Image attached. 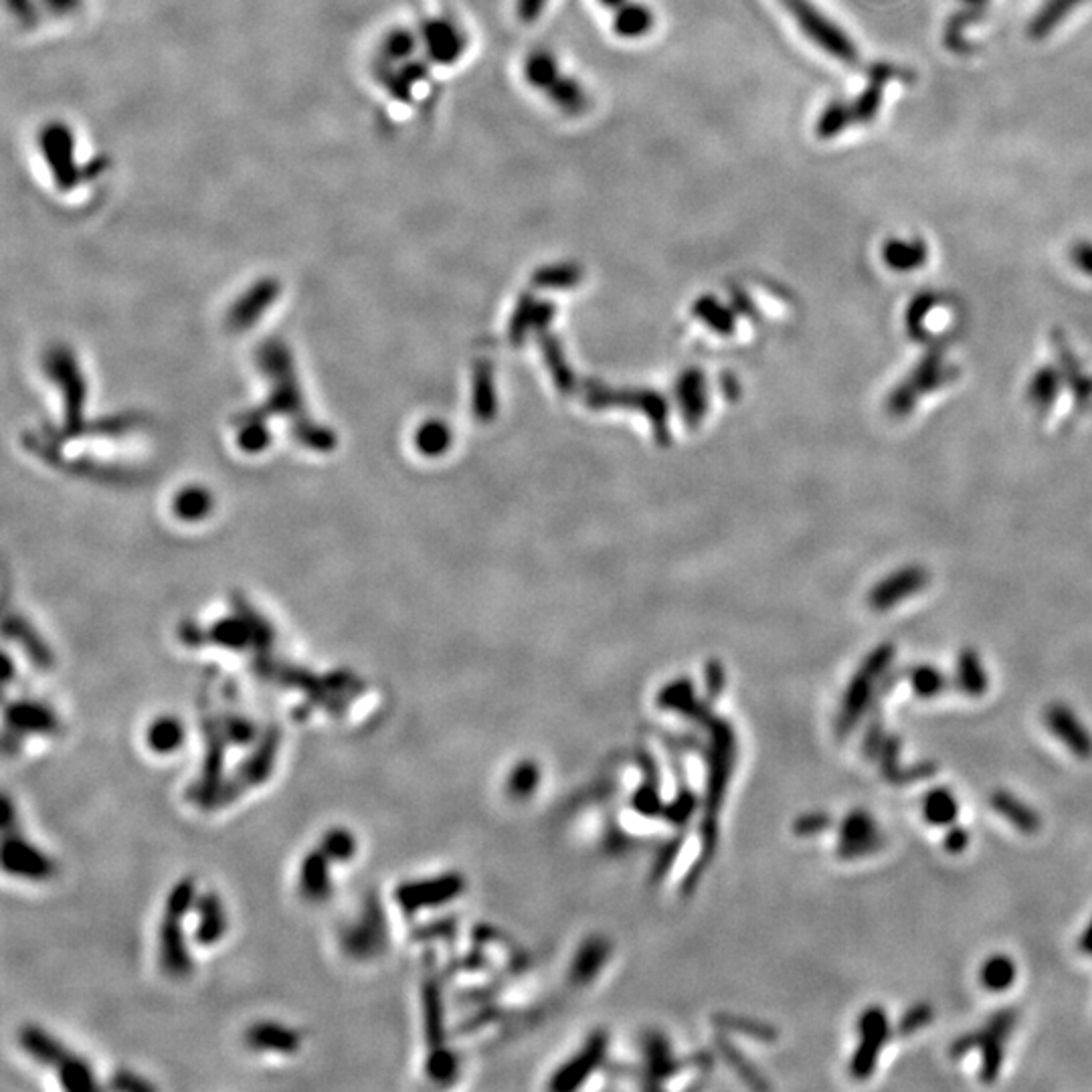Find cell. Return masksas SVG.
I'll return each mask as SVG.
<instances>
[{
	"instance_id": "obj_1",
	"label": "cell",
	"mask_w": 1092,
	"mask_h": 1092,
	"mask_svg": "<svg viewBox=\"0 0 1092 1092\" xmlns=\"http://www.w3.org/2000/svg\"><path fill=\"white\" fill-rule=\"evenodd\" d=\"M894 654L896 650L892 644H880L876 650L870 652V656L864 660V664L852 678L836 718V736L840 740H846L854 732V728L862 722L870 706L876 704L878 682L886 676V670L892 666Z\"/></svg>"
},
{
	"instance_id": "obj_2",
	"label": "cell",
	"mask_w": 1092,
	"mask_h": 1092,
	"mask_svg": "<svg viewBox=\"0 0 1092 1092\" xmlns=\"http://www.w3.org/2000/svg\"><path fill=\"white\" fill-rule=\"evenodd\" d=\"M279 746H281V730L279 726L271 724L261 732L253 750L237 765L233 775L225 777L223 786L219 788L211 804V810L227 808L235 804L241 796H245L247 792L267 784L277 765Z\"/></svg>"
},
{
	"instance_id": "obj_3",
	"label": "cell",
	"mask_w": 1092,
	"mask_h": 1092,
	"mask_svg": "<svg viewBox=\"0 0 1092 1092\" xmlns=\"http://www.w3.org/2000/svg\"><path fill=\"white\" fill-rule=\"evenodd\" d=\"M1018 1020L1020 1016L1016 1008H1002L994 1012L981 1030L967 1032L951 1044L949 1048L951 1058L959 1060L967 1056L971 1050H977L981 1054V1066H979L981 1082L984 1084L996 1082L1004 1066L1006 1042L1016 1030Z\"/></svg>"
},
{
	"instance_id": "obj_4",
	"label": "cell",
	"mask_w": 1092,
	"mask_h": 1092,
	"mask_svg": "<svg viewBox=\"0 0 1092 1092\" xmlns=\"http://www.w3.org/2000/svg\"><path fill=\"white\" fill-rule=\"evenodd\" d=\"M389 945V922L381 898L369 894L361 914L341 930L343 951L357 961H369L385 953Z\"/></svg>"
},
{
	"instance_id": "obj_5",
	"label": "cell",
	"mask_w": 1092,
	"mask_h": 1092,
	"mask_svg": "<svg viewBox=\"0 0 1092 1092\" xmlns=\"http://www.w3.org/2000/svg\"><path fill=\"white\" fill-rule=\"evenodd\" d=\"M524 77L534 89L547 93V97L569 116L583 114L589 103L585 89L573 77L563 75L551 53H530L524 63Z\"/></svg>"
},
{
	"instance_id": "obj_6",
	"label": "cell",
	"mask_w": 1092,
	"mask_h": 1092,
	"mask_svg": "<svg viewBox=\"0 0 1092 1092\" xmlns=\"http://www.w3.org/2000/svg\"><path fill=\"white\" fill-rule=\"evenodd\" d=\"M957 375L955 369H951L945 361L943 351L932 349L928 351L914 371L890 393L888 399V411L892 417H906L918 403L920 395L932 393L947 385Z\"/></svg>"
},
{
	"instance_id": "obj_7",
	"label": "cell",
	"mask_w": 1092,
	"mask_h": 1092,
	"mask_svg": "<svg viewBox=\"0 0 1092 1092\" xmlns=\"http://www.w3.org/2000/svg\"><path fill=\"white\" fill-rule=\"evenodd\" d=\"M784 5L796 19L798 27L806 33V37L812 39V43H816L820 49L828 51L834 59L842 63L858 61V51L850 37L818 7H814L810 0H784Z\"/></svg>"
},
{
	"instance_id": "obj_8",
	"label": "cell",
	"mask_w": 1092,
	"mask_h": 1092,
	"mask_svg": "<svg viewBox=\"0 0 1092 1092\" xmlns=\"http://www.w3.org/2000/svg\"><path fill=\"white\" fill-rule=\"evenodd\" d=\"M465 890V878L457 872L403 882L395 888V902L405 916H415L421 910L443 906L455 900Z\"/></svg>"
},
{
	"instance_id": "obj_9",
	"label": "cell",
	"mask_w": 1092,
	"mask_h": 1092,
	"mask_svg": "<svg viewBox=\"0 0 1092 1092\" xmlns=\"http://www.w3.org/2000/svg\"><path fill=\"white\" fill-rule=\"evenodd\" d=\"M856 1028L860 1044L852 1054L850 1074L854 1080H868L878 1068L880 1054L892 1036V1026L884 1008L870 1006L860 1014Z\"/></svg>"
},
{
	"instance_id": "obj_10",
	"label": "cell",
	"mask_w": 1092,
	"mask_h": 1092,
	"mask_svg": "<svg viewBox=\"0 0 1092 1092\" xmlns=\"http://www.w3.org/2000/svg\"><path fill=\"white\" fill-rule=\"evenodd\" d=\"M185 918L187 914L165 910L159 924V965L171 979H187L195 969L185 932Z\"/></svg>"
},
{
	"instance_id": "obj_11",
	"label": "cell",
	"mask_w": 1092,
	"mask_h": 1092,
	"mask_svg": "<svg viewBox=\"0 0 1092 1092\" xmlns=\"http://www.w3.org/2000/svg\"><path fill=\"white\" fill-rule=\"evenodd\" d=\"M3 870L15 878L45 882L55 876L57 866L49 854L15 832L7 834L3 842Z\"/></svg>"
},
{
	"instance_id": "obj_12",
	"label": "cell",
	"mask_w": 1092,
	"mask_h": 1092,
	"mask_svg": "<svg viewBox=\"0 0 1092 1092\" xmlns=\"http://www.w3.org/2000/svg\"><path fill=\"white\" fill-rule=\"evenodd\" d=\"M838 832V856L844 860H858L876 854L886 844L876 820L866 810L850 812L842 820Z\"/></svg>"
},
{
	"instance_id": "obj_13",
	"label": "cell",
	"mask_w": 1092,
	"mask_h": 1092,
	"mask_svg": "<svg viewBox=\"0 0 1092 1092\" xmlns=\"http://www.w3.org/2000/svg\"><path fill=\"white\" fill-rule=\"evenodd\" d=\"M5 728L27 736H53L61 730V720L53 708L35 700H15L5 708Z\"/></svg>"
},
{
	"instance_id": "obj_14",
	"label": "cell",
	"mask_w": 1092,
	"mask_h": 1092,
	"mask_svg": "<svg viewBox=\"0 0 1092 1092\" xmlns=\"http://www.w3.org/2000/svg\"><path fill=\"white\" fill-rule=\"evenodd\" d=\"M607 1044H609V1038L605 1032H595L587 1044L571 1058V1062L563 1064L557 1074L553 1076L551 1080V1088L553 1090H559V1092H567V1090H573L577 1086H581L597 1068L599 1064L603 1062L605 1054H607Z\"/></svg>"
},
{
	"instance_id": "obj_15",
	"label": "cell",
	"mask_w": 1092,
	"mask_h": 1092,
	"mask_svg": "<svg viewBox=\"0 0 1092 1092\" xmlns=\"http://www.w3.org/2000/svg\"><path fill=\"white\" fill-rule=\"evenodd\" d=\"M930 583V575L926 569L910 565L904 569H898L896 573L888 575L884 581H880L872 593H870V607L876 611H888L894 609L900 601L914 597L926 585Z\"/></svg>"
},
{
	"instance_id": "obj_16",
	"label": "cell",
	"mask_w": 1092,
	"mask_h": 1092,
	"mask_svg": "<svg viewBox=\"0 0 1092 1092\" xmlns=\"http://www.w3.org/2000/svg\"><path fill=\"white\" fill-rule=\"evenodd\" d=\"M1046 728L1078 758H1092V734L1074 714V710L1062 702H1054L1044 712Z\"/></svg>"
},
{
	"instance_id": "obj_17",
	"label": "cell",
	"mask_w": 1092,
	"mask_h": 1092,
	"mask_svg": "<svg viewBox=\"0 0 1092 1092\" xmlns=\"http://www.w3.org/2000/svg\"><path fill=\"white\" fill-rule=\"evenodd\" d=\"M331 866L333 862L320 848L303 854L297 870V890L305 902L324 904L331 900L335 890Z\"/></svg>"
},
{
	"instance_id": "obj_18",
	"label": "cell",
	"mask_w": 1092,
	"mask_h": 1092,
	"mask_svg": "<svg viewBox=\"0 0 1092 1092\" xmlns=\"http://www.w3.org/2000/svg\"><path fill=\"white\" fill-rule=\"evenodd\" d=\"M19 1046L25 1050L29 1058H33L37 1064L61 1072L67 1062H71L77 1054H73L63 1042H59L55 1036L45 1032L39 1026H25L19 1032Z\"/></svg>"
},
{
	"instance_id": "obj_19",
	"label": "cell",
	"mask_w": 1092,
	"mask_h": 1092,
	"mask_svg": "<svg viewBox=\"0 0 1092 1092\" xmlns=\"http://www.w3.org/2000/svg\"><path fill=\"white\" fill-rule=\"evenodd\" d=\"M243 1038H245L247 1048H251L255 1052L291 1056L301 1048L299 1032L285 1026V1024L273 1022V1020H261V1022L251 1024Z\"/></svg>"
},
{
	"instance_id": "obj_20",
	"label": "cell",
	"mask_w": 1092,
	"mask_h": 1092,
	"mask_svg": "<svg viewBox=\"0 0 1092 1092\" xmlns=\"http://www.w3.org/2000/svg\"><path fill=\"white\" fill-rule=\"evenodd\" d=\"M193 912H197L195 943L201 947L217 945L229 928V918L221 896L215 890L201 892Z\"/></svg>"
},
{
	"instance_id": "obj_21",
	"label": "cell",
	"mask_w": 1092,
	"mask_h": 1092,
	"mask_svg": "<svg viewBox=\"0 0 1092 1092\" xmlns=\"http://www.w3.org/2000/svg\"><path fill=\"white\" fill-rule=\"evenodd\" d=\"M423 1026H425V1040L429 1046V1052L447 1048V1034H445V1006H443V994L437 977H425L423 990Z\"/></svg>"
},
{
	"instance_id": "obj_22",
	"label": "cell",
	"mask_w": 1092,
	"mask_h": 1092,
	"mask_svg": "<svg viewBox=\"0 0 1092 1092\" xmlns=\"http://www.w3.org/2000/svg\"><path fill=\"white\" fill-rule=\"evenodd\" d=\"M146 746L159 756H171L183 748L187 740V728L181 718L165 714L156 716L146 728Z\"/></svg>"
},
{
	"instance_id": "obj_23",
	"label": "cell",
	"mask_w": 1092,
	"mask_h": 1092,
	"mask_svg": "<svg viewBox=\"0 0 1092 1092\" xmlns=\"http://www.w3.org/2000/svg\"><path fill=\"white\" fill-rule=\"evenodd\" d=\"M990 806L996 814H1000L1008 824H1012L1016 830L1032 836L1038 834L1042 828V818L1036 810H1032L1028 804L1018 800L1014 794L998 790L990 798Z\"/></svg>"
},
{
	"instance_id": "obj_24",
	"label": "cell",
	"mask_w": 1092,
	"mask_h": 1092,
	"mask_svg": "<svg viewBox=\"0 0 1092 1092\" xmlns=\"http://www.w3.org/2000/svg\"><path fill=\"white\" fill-rule=\"evenodd\" d=\"M955 688L971 698H979L990 688V678L986 674V668L981 664V658L975 650H963L957 658V672H955Z\"/></svg>"
},
{
	"instance_id": "obj_25",
	"label": "cell",
	"mask_w": 1092,
	"mask_h": 1092,
	"mask_svg": "<svg viewBox=\"0 0 1092 1092\" xmlns=\"http://www.w3.org/2000/svg\"><path fill=\"white\" fill-rule=\"evenodd\" d=\"M928 257L926 243L920 239L914 241H902V239H890L882 247V259L892 271H914L920 265H924Z\"/></svg>"
},
{
	"instance_id": "obj_26",
	"label": "cell",
	"mask_w": 1092,
	"mask_h": 1092,
	"mask_svg": "<svg viewBox=\"0 0 1092 1092\" xmlns=\"http://www.w3.org/2000/svg\"><path fill=\"white\" fill-rule=\"evenodd\" d=\"M920 810L926 824L937 826V828H947L957 822L959 802L953 796V792H949L947 788H934L926 792V796L922 798Z\"/></svg>"
},
{
	"instance_id": "obj_27",
	"label": "cell",
	"mask_w": 1092,
	"mask_h": 1092,
	"mask_svg": "<svg viewBox=\"0 0 1092 1092\" xmlns=\"http://www.w3.org/2000/svg\"><path fill=\"white\" fill-rule=\"evenodd\" d=\"M652 27L654 15L650 7L636 3V0L613 13V29L621 39H642L652 31Z\"/></svg>"
},
{
	"instance_id": "obj_28",
	"label": "cell",
	"mask_w": 1092,
	"mask_h": 1092,
	"mask_svg": "<svg viewBox=\"0 0 1092 1092\" xmlns=\"http://www.w3.org/2000/svg\"><path fill=\"white\" fill-rule=\"evenodd\" d=\"M1080 3L1082 0H1046L1040 13L1030 21L1028 35L1032 39L1048 37Z\"/></svg>"
},
{
	"instance_id": "obj_29",
	"label": "cell",
	"mask_w": 1092,
	"mask_h": 1092,
	"mask_svg": "<svg viewBox=\"0 0 1092 1092\" xmlns=\"http://www.w3.org/2000/svg\"><path fill=\"white\" fill-rule=\"evenodd\" d=\"M1016 975H1018V969H1016V963L1012 957L1008 955H992L984 961L981 969H979V984L988 990V992H994V994H1000V992H1006L1014 986L1016 981Z\"/></svg>"
},
{
	"instance_id": "obj_30",
	"label": "cell",
	"mask_w": 1092,
	"mask_h": 1092,
	"mask_svg": "<svg viewBox=\"0 0 1092 1092\" xmlns=\"http://www.w3.org/2000/svg\"><path fill=\"white\" fill-rule=\"evenodd\" d=\"M607 955H609V943L607 941H603V939L587 941L581 947V951L577 953V957H575L573 971H571L573 979L577 984H589L599 973V969L605 965Z\"/></svg>"
},
{
	"instance_id": "obj_31",
	"label": "cell",
	"mask_w": 1092,
	"mask_h": 1092,
	"mask_svg": "<svg viewBox=\"0 0 1092 1092\" xmlns=\"http://www.w3.org/2000/svg\"><path fill=\"white\" fill-rule=\"evenodd\" d=\"M1054 343H1056V353H1058V359L1062 363V373L1064 377L1068 379L1076 399L1080 405H1086L1090 399H1092V379L1080 369L1078 361L1074 359L1072 351L1066 347V343L1062 341L1060 335L1054 337Z\"/></svg>"
},
{
	"instance_id": "obj_32",
	"label": "cell",
	"mask_w": 1092,
	"mask_h": 1092,
	"mask_svg": "<svg viewBox=\"0 0 1092 1092\" xmlns=\"http://www.w3.org/2000/svg\"><path fill=\"white\" fill-rule=\"evenodd\" d=\"M318 848L333 864H349L359 852V840L349 828L335 826L322 834Z\"/></svg>"
},
{
	"instance_id": "obj_33",
	"label": "cell",
	"mask_w": 1092,
	"mask_h": 1092,
	"mask_svg": "<svg viewBox=\"0 0 1092 1092\" xmlns=\"http://www.w3.org/2000/svg\"><path fill=\"white\" fill-rule=\"evenodd\" d=\"M1060 387H1062V375L1052 367H1044L1032 377L1028 385V399L1034 407L1046 411L1048 407L1056 403Z\"/></svg>"
},
{
	"instance_id": "obj_34",
	"label": "cell",
	"mask_w": 1092,
	"mask_h": 1092,
	"mask_svg": "<svg viewBox=\"0 0 1092 1092\" xmlns=\"http://www.w3.org/2000/svg\"><path fill=\"white\" fill-rule=\"evenodd\" d=\"M908 682H910L912 692L918 698H937L949 688L947 676L939 668L928 666V664L910 668Z\"/></svg>"
},
{
	"instance_id": "obj_35",
	"label": "cell",
	"mask_w": 1092,
	"mask_h": 1092,
	"mask_svg": "<svg viewBox=\"0 0 1092 1092\" xmlns=\"http://www.w3.org/2000/svg\"><path fill=\"white\" fill-rule=\"evenodd\" d=\"M937 305V295L934 293H918L908 309H906V316H904V324H906V333L912 341L916 343H924L926 341V329H924V322L930 314V309Z\"/></svg>"
},
{
	"instance_id": "obj_36",
	"label": "cell",
	"mask_w": 1092,
	"mask_h": 1092,
	"mask_svg": "<svg viewBox=\"0 0 1092 1092\" xmlns=\"http://www.w3.org/2000/svg\"><path fill=\"white\" fill-rule=\"evenodd\" d=\"M57 1078H59V1084L71 1092L99 1088L91 1064L81 1056H75L71 1062H67V1066L61 1072H57Z\"/></svg>"
},
{
	"instance_id": "obj_37",
	"label": "cell",
	"mask_w": 1092,
	"mask_h": 1092,
	"mask_svg": "<svg viewBox=\"0 0 1092 1092\" xmlns=\"http://www.w3.org/2000/svg\"><path fill=\"white\" fill-rule=\"evenodd\" d=\"M538 782H540L538 765L532 760H524L516 765L508 777V794L514 800H526L536 792Z\"/></svg>"
},
{
	"instance_id": "obj_38",
	"label": "cell",
	"mask_w": 1092,
	"mask_h": 1092,
	"mask_svg": "<svg viewBox=\"0 0 1092 1092\" xmlns=\"http://www.w3.org/2000/svg\"><path fill=\"white\" fill-rule=\"evenodd\" d=\"M219 724L231 746H249L261 736L257 724L241 714H225L219 718Z\"/></svg>"
},
{
	"instance_id": "obj_39",
	"label": "cell",
	"mask_w": 1092,
	"mask_h": 1092,
	"mask_svg": "<svg viewBox=\"0 0 1092 1092\" xmlns=\"http://www.w3.org/2000/svg\"><path fill=\"white\" fill-rule=\"evenodd\" d=\"M199 900V888L197 880L191 876H185L173 884V888L167 894L165 910L179 912V914H191L195 910V904Z\"/></svg>"
},
{
	"instance_id": "obj_40",
	"label": "cell",
	"mask_w": 1092,
	"mask_h": 1092,
	"mask_svg": "<svg viewBox=\"0 0 1092 1092\" xmlns=\"http://www.w3.org/2000/svg\"><path fill=\"white\" fill-rule=\"evenodd\" d=\"M852 122H854V118H852L850 105L842 103V101H834L822 112V116L818 120V136L824 138V140H830V138L838 136L840 132H844Z\"/></svg>"
},
{
	"instance_id": "obj_41",
	"label": "cell",
	"mask_w": 1092,
	"mask_h": 1092,
	"mask_svg": "<svg viewBox=\"0 0 1092 1092\" xmlns=\"http://www.w3.org/2000/svg\"><path fill=\"white\" fill-rule=\"evenodd\" d=\"M457 1066H459V1060L455 1052L449 1048H443V1050H435L427 1054L425 1072L429 1080H433L435 1084H447L455 1078Z\"/></svg>"
},
{
	"instance_id": "obj_42",
	"label": "cell",
	"mask_w": 1092,
	"mask_h": 1092,
	"mask_svg": "<svg viewBox=\"0 0 1092 1092\" xmlns=\"http://www.w3.org/2000/svg\"><path fill=\"white\" fill-rule=\"evenodd\" d=\"M934 1020V1010L930 1004L926 1002H918L914 1006H910L896 1022V1028H894V1034L900 1036V1038H908L916 1032H920L922 1028H926L930 1022Z\"/></svg>"
},
{
	"instance_id": "obj_43",
	"label": "cell",
	"mask_w": 1092,
	"mask_h": 1092,
	"mask_svg": "<svg viewBox=\"0 0 1092 1092\" xmlns=\"http://www.w3.org/2000/svg\"><path fill=\"white\" fill-rule=\"evenodd\" d=\"M646 1050H648L650 1076H654V1078H666V1076H670V1074L674 1072L676 1062H674V1058L670 1056L668 1046H666V1042H664L660 1036H652Z\"/></svg>"
},
{
	"instance_id": "obj_44",
	"label": "cell",
	"mask_w": 1092,
	"mask_h": 1092,
	"mask_svg": "<svg viewBox=\"0 0 1092 1092\" xmlns=\"http://www.w3.org/2000/svg\"><path fill=\"white\" fill-rule=\"evenodd\" d=\"M900 748H902L900 736L890 732V734H886V740H884V744H882V748H880V752L876 756V760L880 765V773H882V777L886 779L888 784H892V779L896 777L898 769L902 767L900 765Z\"/></svg>"
},
{
	"instance_id": "obj_45",
	"label": "cell",
	"mask_w": 1092,
	"mask_h": 1092,
	"mask_svg": "<svg viewBox=\"0 0 1092 1092\" xmlns=\"http://www.w3.org/2000/svg\"><path fill=\"white\" fill-rule=\"evenodd\" d=\"M718 1048H720L722 1056L726 1058V1062H730V1066L736 1070V1074H738L742 1080H746V1084H750L752 1088H767V1084L762 1082V1078L758 1076V1072L746 1062V1058H742V1054H740L730 1042L720 1040Z\"/></svg>"
},
{
	"instance_id": "obj_46",
	"label": "cell",
	"mask_w": 1092,
	"mask_h": 1092,
	"mask_svg": "<svg viewBox=\"0 0 1092 1092\" xmlns=\"http://www.w3.org/2000/svg\"><path fill=\"white\" fill-rule=\"evenodd\" d=\"M716 1022L726 1030H732V1032H738V1034H744V1036H750V1038H760V1040H775L777 1038V1032L771 1026H765V1024L754 1022V1020H742V1018H734V1016H720V1018H716Z\"/></svg>"
},
{
	"instance_id": "obj_47",
	"label": "cell",
	"mask_w": 1092,
	"mask_h": 1092,
	"mask_svg": "<svg viewBox=\"0 0 1092 1092\" xmlns=\"http://www.w3.org/2000/svg\"><path fill=\"white\" fill-rule=\"evenodd\" d=\"M939 773V765L934 760H918V762H912L908 767H900L896 777L892 779V786L896 788H902V786H912L916 782H924V779H930Z\"/></svg>"
},
{
	"instance_id": "obj_48",
	"label": "cell",
	"mask_w": 1092,
	"mask_h": 1092,
	"mask_svg": "<svg viewBox=\"0 0 1092 1092\" xmlns=\"http://www.w3.org/2000/svg\"><path fill=\"white\" fill-rule=\"evenodd\" d=\"M834 824L832 816L826 814V812H810V814H804L800 816L796 822H794V832L796 836L800 838H814V836H820L822 832L830 830Z\"/></svg>"
},
{
	"instance_id": "obj_49",
	"label": "cell",
	"mask_w": 1092,
	"mask_h": 1092,
	"mask_svg": "<svg viewBox=\"0 0 1092 1092\" xmlns=\"http://www.w3.org/2000/svg\"><path fill=\"white\" fill-rule=\"evenodd\" d=\"M664 804L658 796V790H656V784L648 782L644 784V788L636 794L634 798V810L642 816H648V818H654V816H664Z\"/></svg>"
},
{
	"instance_id": "obj_50",
	"label": "cell",
	"mask_w": 1092,
	"mask_h": 1092,
	"mask_svg": "<svg viewBox=\"0 0 1092 1092\" xmlns=\"http://www.w3.org/2000/svg\"><path fill=\"white\" fill-rule=\"evenodd\" d=\"M886 730H884V722L880 718V714L872 716V720L868 722L866 726V732H864V738H862V752L866 758L874 760L886 740Z\"/></svg>"
},
{
	"instance_id": "obj_51",
	"label": "cell",
	"mask_w": 1092,
	"mask_h": 1092,
	"mask_svg": "<svg viewBox=\"0 0 1092 1092\" xmlns=\"http://www.w3.org/2000/svg\"><path fill=\"white\" fill-rule=\"evenodd\" d=\"M696 810V798L688 792H682L672 804L664 808V818L676 826H682Z\"/></svg>"
},
{
	"instance_id": "obj_52",
	"label": "cell",
	"mask_w": 1092,
	"mask_h": 1092,
	"mask_svg": "<svg viewBox=\"0 0 1092 1092\" xmlns=\"http://www.w3.org/2000/svg\"><path fill=\"white\" fill-rule=\"evenodd\" d=\"M455 932V920L451 918H441V920H433L425 926H419L413 930V941L421 943V941H433V939H445V937H451V934Z\"/></svg>"
},
{
	"instance_id": "obj_53",
	"label": "cell",
	"mask_w": 1092,
	"mask_h": 1092,
	"mask_svg": "<svg viewBox=\"0 0 1092 1092\" xmlns=\"http://www.w3.org/2000/svg\"><path fill=\"white\" fill-rule=\"evenodd\" d=\"M110 1088L114 1090H120V1092H150L154 1090V1086L144 1080L142 1076L130 1072V1070H118L110 1082Z\"/></svg>"
},
{
	"instance_id": "obj_54",
	"label": "cell",
	"mask_w": 1092,
	"mask_h": 1092,
	"mask_svg": "<svg viewBox=\"0 0 1092 1092\" xmlns=\"http://www.w3.org/2000/svg\"><path fill=\"white\" fill-rule=\"evenodd\" d=\"M969 842H971L969 832L963 826H957V824L949 826V830H947V834L943 838V846H945V850L949 854H963L967 850Z\"/></svg>"
},
{
	"instance_id": "obj_55",
	"label": "cell",
	"mask_w": 1092,
	"mask_h": 1092,
	"mask_svg": "<svg viewBox=\"0 0 1092 1092\" xmlns=\"http://www.w3.org/2000/svg\"><path fill=\"white\" fill-rule=\"evenodd\" d=\"M1070 259H1072V263L1076 265L1078 271L1092 277V243L1090 241L1076 243L1072 247V251H1070Z\"/></svg>"
},
{
	"instance_id": "obj_56",
	"label": "cell",
	"mask_w": 1092,
	"mask_h": 1092,
	"mask_svg": "<svg viewBox=\"0 0 1092 1092\" xmlns=\"http://www.w3.org/2000/svg\"><path fill=\"white\" fill-rule=\"evenodd\" d=\"M547 3H549V0H518L516 13H518L522 23H532L542 15Z\"/></svg>"
},
{
	"instance_id": "obj_57",
	"label": "cell",
	"mask_w": 1092,
	"mask_h": 1092,
	"mask_svg": "<svg viewBox=\"0 0 1092 1092\" xmlns=\"http://www.w3.org/2000/svg\"><path fill=\"white\" fill-rule=\"evenodd\" d=\"M678 848H680V844L676 842V844H672V846H668V848L664 850V854L658 858V862H656V866H654L652 880H658L660 876H664V874L668 872L670 864L674 862V858H676V854H678Z\"/></svg>"
},
{
	"instance_id": "obj_58",
	"label": "cell",
	"mask_w": 1092,
	"mask_h": 1092,
	"mask_svg": "<svg viewBox=\"0 0 1092 1092\" xmlns=\"http://www.w3.org/2000/svg\"><path fill=\"white\" fill-rule=\"evenodd\" d=\"M17 826H19L17 812H15V808H13L11 798L5 796V800H3V832H5V836H7V834H15V832H17Z\"/></svg>"
},
{
	"instance_id": "obj_59",
	"label": "cell",
	"mask_w": 1092,
	"mask_h": 1092,
	"mask_svg": "<svg viewBox=\"0 0 1092 1092\" xmlns=\"http://www.w3.org/2000/svg\"><path fill=\"white\" fill-rule=\"evenodd\" d=\"M1080 951L1086 953V955H1092V920L1088 924V928L1084 930V934L1080 937Z\"/></svg>"
},
{
	"instance_id": "obj_60",
	"label": "cell",
	"mask_w": 1092,
	"mask_h": 1092,
	"mask_svg": "<svg viewBox=\"0 0 1092 1092\" xmlns=\"http://www.w3.org/2000/svg\"><path fill=\"white\" fill-rule=\"evenodd\" d=\"M599 3H601L605 9H609V11L615 13V11H619L621 7H626L628 3H632V0H599Z\"/></svg>"
},
{
	"instance_id": "obj_61",
	"label": "cell",
	"mask_w": 1092,
	"mask_h": 1092,
	"mask_svg": "<svg viewBox=\"0 0 1092 1092\" xmlns=\"http://www.w3.org/2000/svg\"><path fill=\"white\" fill-rule=\"evenodd\" d=\"M967 3H971V5H981V3H986V0H967Z\"/></svg>"
}]
</instances>
